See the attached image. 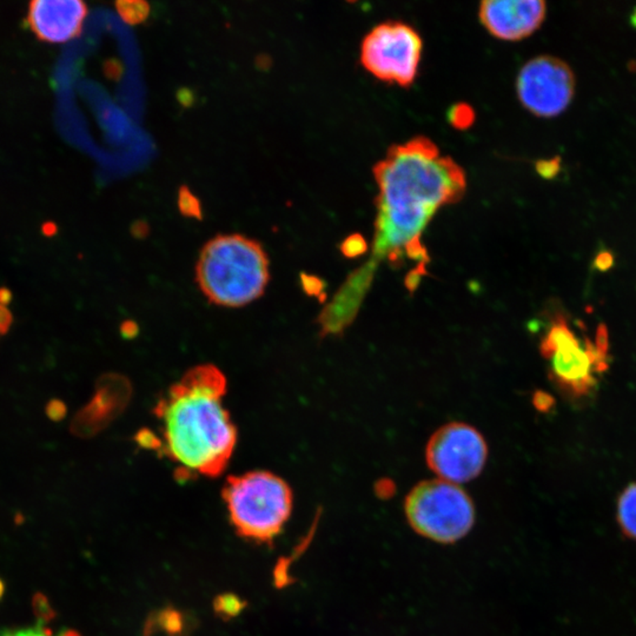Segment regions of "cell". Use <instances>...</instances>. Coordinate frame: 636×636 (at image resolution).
I'll use <instances>...</instances> for the list:
<instances>
[{
    "mask_svg": "<svg viewBox=\"0 0 636 636\" xmlns=\"http://www.w3.org/2000/svg\"><path fill=\"white\" fill-rule=\"evenodd\" d=\"M177 203L182 215L190 217V219H202L203 212H202L200 200L192 193L188 186H182L179 188Z\"/></svg>",
    "mask_w": 636,
    "mask_h": 636,
    "instance_id": "15",
    "label": "cell"
},
{
    "mask_svg": "<svg viewBox=\"0 0 636 636\" xmlns=\"http://www.w3.org/2000/svg\"><path fill=\"white\" fill-rule=\"evenodd\" d=\"M629 24L632 25L633 29L636 30V6L633 8L632 13L629 15Z\"/></svg>",
    "mask_w": 636,
    "mask_h": 636,
    "instance_id": "28",
    "label": "cell"
},
{
    "mask_svg": "<svg viewBox=\"0 0 636 636\" xmlns=\"http://www.w3.org/2000/svg\"><path fill=\"white\" fill-rule=\"evenodd\" d=\"M222 495L238 534L256 542H272L293 512V490L282 478L270 471L230 476Z\"/></svg>",
    "mask_w": 636,
    "mask_h": 636,
    "instance_id": "4",
    "label": "cell"
},
{
    "mask_svg": "<svg viewBox=\"0 0 636 636\" xmlns=\"http://www.w3.org/2000/svg\"><path fill=\"white\" fill-rule=\"evenodd\" d=\"M595 349L603 357L608 358L609 355V332L605 324H600L595 334Z\"/></svg>",
    "mask_w": 636,
    "mask_h": 636,
    "instance_id": "21",
    "label": "cell"
},
{
    "mask_svg": "<svg viewBox=\"0 0 636 636\" xmlns=\"http://www.w3.org/2000/svg\"><path fill=\"white\" fill-rule=\"evenodd\" d=\"M534 407L541 413H549L555 407V399L548 392L538 390L533 396Z\"/></svg>",
    "mask_w": 636,
    "mask_h": 636,
    "instance_id": "22",
    "label": "cell"
},
{
    "mask_svg": "<svg viewBox=\"0 0 636 636\" xmlns=\"http://www.w3.org/2000/svg\"><path fill=\"white\" fill-rule=\"evenodd\" d=\"M535 168L541 177L550 181V179L556 178L561 172L562 158L556 156L554 158L541 159L536 163Z\"/></svg>",
    "mask_w": 636,
    "mask_h": 636,
    "instance_id": "16",
    "label": "cell"
},
{
    "mask_svg": "<svg viewBox=\"0 0 636 636\" xmlns=\"http://www.w3.org/2000/svg\"><path fill=\"white\" fill-rule=\"evenodd\" d=\"M594 344L586 339L565 346L550 358V380L562 392L572 397H584L593 392L596 385L593 373L596 364Z\"/></svg>",
    "mask_w": 636,
    "mask_h": 636,
    "instance_id": "11",
    "label": "cell"
},
{
    "mask_svg": "<svg viewBox=\"0 0 636 636\" xmlns=\"http://www.w3.org/2000/svg\"><path fill=\"white\" fill-rule=\"evenodd\" d=\"M615 256L608 249H601L593 260V267L600 272H607L614 267Z\"/></svg>",
    "mask_w": 636,
    "mask_h": 636,
    "instance_id": "20",
    "label": "cell"
},
{
    "mask_svg": "<svg viewBox=\"0 0 636 636\" xmlns=\"http://www.w3.org/2000/svg\"><path fill=\"white\" fill-rule=\"evenodd\" d=\"M404 508L413 529L436 542H456L474 526L471 496L455 483L440 478L418 483L408 495Z\"/></svg>",
    "mask_w": 636,
    "mask_h": 636,
    "instance_id": "5",
    "label": "cell"
},
{
    "mask_svg": "<svg viewBox=\"0 0 636 636\" xmlns=\"http://www.w3.org/2000/svg\"><path fill=\"white\" fill-rule=\"evenodd\" d=\"M422 50L421 36L413 27L401 22H385L363 39L362 65L377 80L411 87L417 75Z\"/></svg>",
    "mask_w": 636,
    "mask_h": 636,
    "instance_id": "6",
    "label": "cell"
},
{
    "mask_svg": "<svg viewBox=\"0 0 636 636\" xmlns=\"http://www.w3.org/2000/svg\"><path fill=\"white\" fill-rule=\"evenodd\" d=\"M228 380L214 364L188 369L156 404L159 447L192 474L216 478L225 471L237 445V428L224 407Z\"/></svg>",
    "mask_w": 636,
    "mask_h": 636,
    "instance_id": "2",
    "label": "cell"
},
{
    "mask_svg": "<svg viewBox=\"0 0 636 636\" xmlns=\"http://www.w3.org/2000/svg\"><path fill=\"white\" fill-rule=\"evenodd\" d=\"M1 593H3V584L0 582V595H1Z\"/></svg>",
    "mask_w": 636,
    "mask_h": 636,
    "instance_id": "29",
    "label": "cell"
},
{
    "mask_svg": "<svg viewBox=\"0 0 636 636\" xmlns=\"http://www.w3.org/2000/svg\"><path fill=\"white\" fill-rule=\"evenodd\" d=\"M576 342H579V339L569 327L568 322L562 315H559L553 320V324L546 336L543 337L540 351L543 357L550 360L556 351Z\"/></svg>",
    "mask_w": 636,
    "mask_h": 636,
    "instance_id": "12",
    "label": "cell"
},
{
    "mask_svg": "<svg viewBox=\"0 0 636 636\" xmlns=\"http://www.w3.org/2000/svg\"><path fill=\"white\" fill-rule=\"evenodd\" d=\"M618 521L623 533L636 540V482L630 483L619 497Z\"/></svg>",
    "mask_w": 636,
    "mask_h": 636,
    "instance_id": "13",
    "label": "cell"
},
{
    "mask_svg": "<svg viewBox=\"0 0 636 636\" xmlns=\"http://www.w3.org/2000/svg\"><path fill=\"white\" fill-rule=\"evenodd\" d=\"M270 262L260 242L243 235H219L204 245L196 282L212 304L242 308L265 293Z\"/></svg>",
    "mask_w": 636,
    "mask_h": 636,
    "instance_id": "3",
    "label": "cell"
},
{
    "mask_svg": "<svg viewBox=\"0 0 636 636\" xmlns=\"http://www.w3.org/2000/svg\"><path fill=\"white\" fill-rule=\"evenodd\" d=\"M426 457L440 480L459 485L481 474L488 457V445L473 427L450 423L430 437Z\"/></svg>",
    "mask_w": 636,
    "mask_h": 636,
    "instance_id": "8",
    "label": "cell"
},
{
    "mask_svg": "<svg viewBox=\"0 0 636 636\" xmlns=\"http://www.w3.org/2000/svg\"><path fill=\"white\" fill-rule=\"evenodd\" d=\"M3 636H80L77 633L71 632V630H68V632H63L58 635H53L52 633L47 630V629L42 626V623H38L36 627H29V628H22L17 629V630H13V632L4 633Z\"/></svg>",
    "mask_w": 636,
    "mask_h": 636,
    "instance_id": "17",
    "label": "cell"
},
{
    "mask_svg": "<svg viewBox=\"0 0 636 636\" xmlns=\"http://www.w3.org/2000/svg\"><path fill=\"white\" fill-rule=\"evenodd\" d=\"M374 176L378 188L374 253L389 258L424 255L423 231L441 207L457 203L467 190L464 170L427 137L392 145Z\"/></svg>",
    "mask_w": 636,
    "mask_h": 636,
    "instance_id": "1",
    "label": "cell"
},
{
    "mask_svg": "<svg viewBox=\"0 0 636 636\" xmlns=\"http://www.w3.org/2000/svg\"><path fill=\"white\" fill-rule=\"evenodd\" d=\"M13 301V293L8 286H0V305L6 306Z\"/></svg>",
    "mask_w": 636,
    "mask_h": 636,
    "instance_id": "26",
    "label": "cell"
},
{
    "mask_svg": "<svg viewBox=\"0 0 636 636\" xmlns=\"http://www.w3.org/2000/svg\"><path fill=\"white\" fill-rule=\"evenodd\" d=\"M13 322H15V317L12 315L11 310L0 305V337L8 335L13 325Z\"/></svg>",
    "mask_w": 636,
    "mask_h": 636,
    "instance_id": "24",
    "label": "cell"
},
{
    "mask_svg": "<svg viewBox=\"0 0 636 636\" xmlns=\"http://www.w3.org/2000/svg\"><path fill=\"white\" fill-rule=\"evenodd\" d=\"M43 232L46 235V236H53V235L57 232V226L53 224V223H46L43 225Z\"/></svg>",
    "mask_w": 636,
    "mask_h": 636,
    "instance_id": "27",
    "label": "cell"
},
{
    "mask_svg": "<svg viewBox=\"0 0 636 636\" xmlns=\"http://www.w3.org/2000/svg\"><path fill=\"white\" fill-rule=\"evenodd\" d=\"M87 12L80 0H34L27 23L40 42L61 44L80 37Z\"/></svg>",
    "mask_w": 636,
    "mask_h": 636,
    "instance_id": "10",
    "label": "cell"
},
{
    "mask_svg": "<svg viewBox=\"0 0 636 636\" xmlns=\"http://www.w3.org/2000/svg\"><path fill=\"white\" fill-rule=\"evenodd\" d=\"M547 4L541 0H487L478 17L491 36L517 42L538 30L546 18Z\"/></svg>",
    "mask_w": 636,
    "mask_h": 636,
    "instance_id": "9",
    "label": "cell"
},
{
    "mask_svg": "<svg viewBox=\"0 0 636 636\" xmlns=\"http://www.w3.org/2000/svg\"><path fill=\"white\" fill-rule=\"evenodd\" d=\"M66 411H68L66 406H65L64 402H61V399H50L47 404H46V415H47V417H49L50 420H52V421H61V420L65 417Z\"/></svg>",
    "mask_w": 636,
    "mask_h": 636,
    "instance_id": "23",
    "label": "cell"
},
{
    "mask_svg": "<svg viewBox=\"0 0 636 636\" xmlns=\"http://www.w3.org/2000/svg\"><path fill=\"white\" fill-rule=\"evenodd\" d=\"M118 15L130 25L143 23L150 15V5L142 0H121L116 3Z\"/></svg>",
    "mask_w": 636,
    "mask_h": 636,
    "instance_id": "14",
    "label": "cell"
},
{
    "mask_svg": "<svg viewBox=\"0 0 636 636\" xmlns=\"http://www.w3.org/2000/svg\"><path fill=\"white\" fill-rule=\"evenodd\" d=\"M474 121V112L469 106L456 105L450 111V121L456 128H467Z\"/></svg>",
    "mask_w": 636,
    "mask_h": 636,
    "instance_id": "19",
    "label": "cell"
},
{
    "mask_svg": "<svg viewBox=\"0 0 636 636\" xmlns=\"http://www.w3.org/2000/svg\"><path fill=\"white\" fill-rule=\"evenodd\" d=\"M576 78L568 63L554 56L535 57L519 70L516 92L524 109L540 118H554L568 109Z\"/></svg>",
    "mask_w": 636,
    "mask_h": 636,
    "instance_id": "7",
    "label": "cell"
},
{
    "mask_svg": "<svg viewBox=\"0 0 636 636\" xmlns=\"http://www.w3.org/2000/svg\"><path fill=\"white\" fill-rule=\"evenodd\" d=\"M216 609L223 615L234 616L242 610L241 600L236 598L235 595H224V596H221L219 601L216 602Z\"/></svg>",
    "mask_w": 636,
    "mask_h": 636,
    "instance_id": "18",
    "label": "cell"
},
{
    "mask_svg": "<svg viewBox=\"0 0 636 636\" xmlns=\"http://www.w3.org/2000/svg\"><path fill=\"white\" fill-rule=\"evenodd\" d=\"M363 245H364L363 239L358 236H354L344 243L343 253H346V256H356L357 253H362Z\"/></svg>",
    "mask_w": 636,
    "mask_h": 636,
    "instance_id": "25",
    "label": "cell"
}]
</instances>
